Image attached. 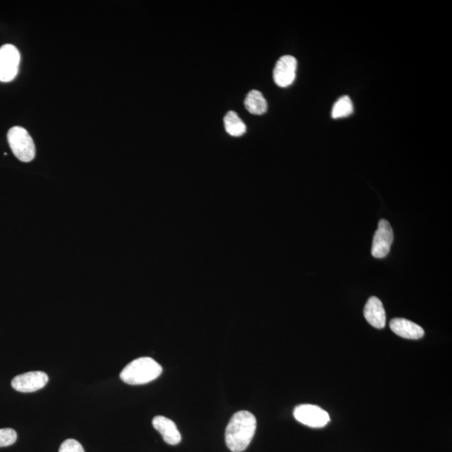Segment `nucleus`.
Returning <instances> with one entry per match:
<instances>
[{
    "label": "nucleus",
    "instance_id": "nucleus-1",
    "mask_svg": "<svg viewBox=\"0 0 452 452\" xmlns=\"http://www.w3.org/2000/svg\"><path fill=\"white\" fill-rule=\"evenodd\" d=\"M257 419L249 411H239L232 417L225 430V442L233 452L244 451L253 441Z\"/></svg>",
    "mask_w": 452,
    "mask_h": 452
},
{
    "label": "nucleus",
    "instance_id": "nucleus-2",
    "mask_svg": "<svg viewBox=\"0 0 452 452\" xmlns=\"http://www.w3.org/2000/svg\"><path fill=\"white\" fill-rule=\"evenodd\" d=\"M163 372L160 364L151 358H139L122 369L120 378L123 382L131 386L145 385L159 378Z\"/></svg>",
    "mask_w": 452,
    "mask_h": 452
},
{
    "label": "nucleus",
    "instance_id": "nucleus-3",
    "mask_svg": "<svg viewBox=\"0 0 452 452\" xmlns=\"http://www.w3.org/2000/svg\"><path fill=\"white\" fill-rule=\"evenodd\" d=\"M8 144L15 156L28 163L35 159L36 147L28 132L21 127H12L8 133Z\"/></svg>",
    "mask_w": 452,
    "mask_h": 452
},
{
    "label": "nucleus",
    "instance_id": "nucleus-4",
    "mask_svg": "<svg viewBox=\"0 0 452 452\" xmlns=\"http://www.w3.org/2000/svg\"><path fill=\"white\" fill-rule=\"evenodd\" d=\"M20 55L16 47L4 45L0 48V82L10 83L19 71Z\"/></svg>",
    "mask_w": 452,
    "mask_h": 452
},
{
    "label": "nucleus",
    "instance_id": "nucleus-5",
    "mask_svg": "<svg viewBox=\"0 0 452 452\" xmlns=\"http://www.w3.org/2000/svg\"><path fill=\"white\" fill-rule=\"evenodd\" d=\"M294 417L297 421L313 428H322L330 421L328 413L313 404H301L294 409Z\"/></svg>",
    "mask_w": 452,
    "mask_h": 452
},
{
    "label": "nucleus",
    "instance_id": "nucleus-6",
    "mask_svg": "<svg viewBox=\"0 0 452 452\" xmlns=\"http://www.w3.org/2000/svg\"><path fill=\"white\" fill-rule=\"evenodd\" d=\"M394 241L393 229L389 221L381 220L379 223L378 229L374 234L372 255L375 258H385L390 250Z\"/></svg>",
    "mask_w": 452,
    "mask_h": 452
},
{
    "label": "nucleus",
    "instance_id": "nucleus-7",
    "mask_svg": "<svg viewBox=\"0 0 452 452\" xmlns=\"http://www.w3.org/2000/svg\"><path fill=\"white\" fill-rule=\"evenodd\" d=\"M297 67V59L292 55L281 57L277 61L273 71V78L277 86L288 87L292 85L296 78Z\"/></svg>",
    "mask_w": 452,
    "mask_h": 452
},
{
    "label": "nucleus",
    "instance_id": "nucleus-8",
    "mask_svg": "<svg viewBox=\"0 0 452 452\" xmlns=\"http://www.w3.org/2000/svg\"><path fill=\"white\" fill-rule=\"evenodd\" d=\"M49 378L41 371H34L18 375L13 379L11 386L14 389L22 393H32L44 388L48 383Z\"/></svg>",
    "mask_w": 452,
    "mask_h": 452
},
{
    "label": "nucleus",
    "instance_id": "nucleus-9",
    "mask_svg": "<svg viewBox=\"0 0 452 452\" xmlns=\"http://www.w3.org/2000/svg\"><path fill=\"white\" fill-rule=\"evenodd\" d=\"M365 318L371 326L378 330L386 327V314L382 302L376 297H371L365 306Z\"/></svg>",
    "mask_w": 452,
    "mask_h": 452
},
{
    "label": "nucleus",
    "instance_id": "nucleus-10",
    "mask_svg": "<svg viewBox=\"0 0 452 452\" xmlns=\"http://www.w3.org/2000/svg\"><path fill=\"white\" fill-rule=\"evenodd\" d=\"M153 425L163 437L164 441L169 445L176 446L181 442V435L177 425L169 418L157 416L153 418Z\"/></svg>",
    "mask_w": 452,
    "mask_h": 452
},
{
    "label": "nucleus",
    "instance_id": "nucleus-11",
    "mask_svg": "<svg viewBox=\"0 0 452 452\" xmlns=\"http://www.w3.org/2000/svg\"><path fill=\"white\" fill-rule=\"evenodd\" d=\"M391 330L396 335L407 339H420L423 338L425 331L418 324L404 318H394L390 323Z\"/></svg>",
    "mask_w": 452,
    "mask_h": 452
},
{
    "label": "nucleus",
    "instance_id": "nucleus-12",
    "mask_svg": "<svg viewBox=\"0 0 452 452\" xmlns=\"http://www.w3.org/2000/svg\"><path fill=\"white\" fill-rule=\"evenodd\" d=\"M244 104L246 108L251 114L262 115L267 110V101L262 93L257 90H253L247 94Z\"/></svg>",
    "mask_w": 452,
    "mask_h": 452
},
{
    "label": "nucleus",
    "instance_id": "nucleus-13",
    "mask_svg": "<svg viewBox=\"0 0 452 452\" xmlns=\"http://www.w3.org/2000/svg\"><path fill=\"white\" fill-rule=\"evenodd\" d=\"M224 123L226 132L232 136H241L246 132V126L240 117L234 111L225 115Z\"/></svg>",
    "mask_w": 452,
    "mask_h": 452
},
{
    "label": "nucleus",
    "instance_id": "nucleus-14",
    "mask_svg": "<svg viewBox=\"0 0 452 452\" xmlns=\"http://www.w3.org/2000/svg\"><path fill=\"white\" fill-rule=\"evenodd\" d=\"M353 112V105L351 97L344 96L340 97L332 106V118H342L351 116Z\"/></svg>",
    "mask_w": 452,
    "mask_h": 452
},
{
    "label": "nucleus",
    "instance_id": "nucleus-15",
    "mask_svg": "<svg viewBox=\"0 0 452 452\" xmlns=\"http://www.w3.org/2000/svg\"><path fill=\"white\" fill-rule=\"evenodd\" d=\"M17 433L10 428L0 429V447L10 446L16 442Z\"/></svg>",
    "mask_w": 452,
    "mask_h": 452
},
{
    "label": "nucleus",
    "instance_id": "nucleus-16",
    "mask_svg": "<svg viewBox=\"0 0 452 452\" xmlns=\"http://www.w3.org/2000/svg\"><path fill=\"white\" fill-rule=\"evenodd\" d=\"M59 452H85L83 446L73 439H68L59 447Z\"/></svg>",
    "mask_w": 452,
    "mask_h": 452
}]
</instances>
